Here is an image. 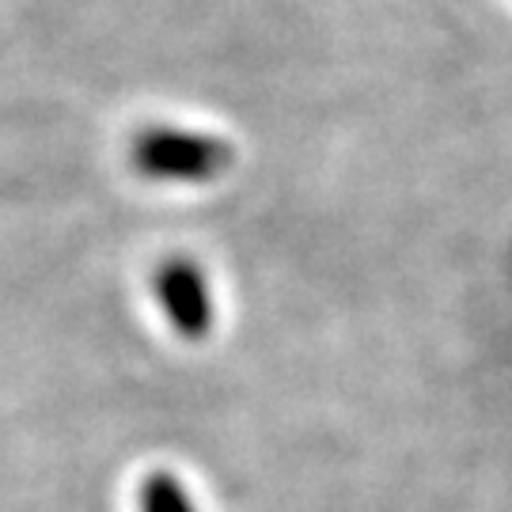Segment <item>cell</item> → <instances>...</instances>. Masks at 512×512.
I'll return each mask as SVG.
<instances>
[{"label":"cell","instance_id":"6da1fadb","mask_svg":"<svg viewBox=\"0 0 512 512\" xmlns=\"http://www.w3.org/2000/svg\"><path fill=\"white\" fill-rule=\"evenodd\" d=\"M228 145L205 133H186V129H145L133 145L137 171L148 179H175V183H202L213 179L228 164Z\"/></svg>","mask_w":512,"mask_h":512},{"label":"cell","instance_id":"7a4b0ae2","mask_svg":"<svg viewBox=\"0 0 512 512\" xmlns=\"http://www.w3.org/2000/svg\"><path fill=\"white\" fill-rule=\"evenodd\" d=\"M156 293L164 300V311L171 327L186 334V338H202L213 327V304H209V289L205 277L194 262L186 258H171L156 274Z\"/></svg>","mask_w":512,"mask_h":512},{"label":"cell","instance_id":"3957f363","mask_svg":"<svg viewBox=\"0 0 512 512\" xmlns=\"http://www.w3.org/2000/svg\"><path fill=\"white\" fill-rule=\"evenodd\" d=\"M141 512H194V501L171 475H148L141 486Z\"/></svg>","mask_w":512,"mask_h":512}]
</instances>
